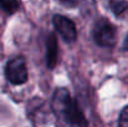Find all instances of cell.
Returning a JSON list of instances; mask_svg holds the SVG:
<instances>
[{
    "instance_id": "52a82bcc",
    "label": "cell",
    "mask_w": 128,
    "mask_h": 127,
    "mask_svg": "<svg viewBox=\"0 0 128 127\" xmlns=\"http://www.w3.org/2000/svg\"><path fill=\"white\" fill-rule=\"evenodd\" d=\"M110 9L112 10V13L117 16L122 15L123 13H126L128 9V3L126 0H111L110 1Z\"/></svg>"
},
{
    "instance_id": "6da1fadb",
    "label": "cell",
    "mask_w": 128,
    "mask_h": 127,
    "mask_svg": "<svg viewBox=\"0 0 128 127\" xmlns=\"http://www.w3.org/2000/svg\"><path fill=\"white\" fill-rule=\"evenodd\" d=\"M51 110L54 115L66 125L88 126V121L86 120L77 101L71 97L68 90L65 87H58L55 90L51 98Z\"/></svg>"
},
{
    "instance_id": "9c48e42d",
    "label": "cell",
    "mask_w": 128,
    "mask_h": 127,
    "mask_svg": "<svg viewBox=\"0 0 128 127\" xmlns=\"http://www.w3.org/2000/svg\"><path fill=\"white\" fill-rule=\"evenodd\" d=\"M58 3L66 8H75L80 4V0H58Z\"/></svg>"
},
{
    "instance_id": "5b68a950",
    "label": "cell",
    "mask_w": 128,
    "mask_h": 127,
    "mask_svg": "<svg viewBox=\"0 0 128 127\" xmlns=\"http://www.w3.org/2000/svg\"><path fill=\"white\" fill-rule=\"evenodd\" d=\"M58 60V47H57V40L55 34L48 35L46 41V61L48 69H55Z\"/></svg>"
},
{
    "instance_id": "7a4b0ae2",
    "label": "cell",
    "mask_w": 128,
    "mask_h": 127,
    "mask_svg": "<svg viewBox=\"0 0 128 127\" xmlns=\"http://www.w3.org/2000/svg\"><path fill=\"white\" fill-rule=\"evenodd\" d=\"M94 42L101 47H113L117 41L116 26L107 19L101 18L96 21L92 31Z\"/></svg>"
},
{
    "instance_id": "277c9868",
    "label": "cell",
    "mask_w": 128,
    "mask_h": 127,
    "mask_svg": "<svg viewBox=\"0 0 128 127\" xmlns=\"http://www.w3.org/2000/svg\"><path fill=\"white\" fill-rule=\"evenodd\" d=\"M52 24H54L56 31L61 35V38L66 42L71 44V42L76 41V39H77V29H76L75 23L71 19H68L67 16L56 14L52 18Z\"/></svg>"
},
{
    "instance_id": "30bf717a",
    "label": "cell",
    "mask_w": 128,
    "mask_h": 127,
    "mask_svg": "<svg viewBox=\"0 0 128 127\" xmlns=\"http://www.w3.org/2000/svg\"><path fill=\"white\" fill-rule=\"evenodd\" d=\"M122 49H123L124 51H128V34L126 35V38H124V40H123V45H122Z\"/></svg>"
},
{
    "instance_id": "8992f818",
    "label": "cell",
    "mask_w": 128,
    "mask_h": 127,
    "mask_svg": "<svg viewBox=\"0 0 128 127\" xmlns=\"http://www.w3.org/2000/svg\"><path fill=\"white\" fill-rule=\"evenodd\" d=\"M0 8L6 14L11 15V14H15L20 9V1L19 0H0Z\"/></svg>"
},
{
    "instance_id": "3957f363",
    "label": "cell",
    "mask_w": 128,
    "mask_h": 127,
    "mask_svg": "<svg viewBox=\"0 0 128 127\" xmlns=\"http://www.w3.org/2000/svg\"><path fill=\"white\" fill-rule=\"evenodd\" d=\"M5 76L8 81L12 85L25 84L29 79L25 59L22 56H16L9 60V62L5 66Z\"/></svg>"
},
{
    "instance_id": "ba28073f",
    "label": "cell",
    "mask_w": 128,
    "mask_h": 127,
    "mask_svg": "<svg viewBox=\"0 0 128 127\" xmlns=\"http://www.w3.org/2000/svg\"><path fill=\"white\" fill-rule=\"evenodd\" d=\"M118 125L122 127H128V106L123 107V110L120 113L118 118Z\"/></svg>"
}]
</instances>
